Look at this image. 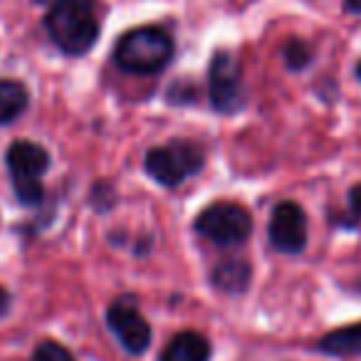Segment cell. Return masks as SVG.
Here are the masks:
<instances>
[{
    "label": "cell",
    "instance_id": "1",
    "mask_svg": "<svg viewBox=\"0 0 361 361\" xmlns=\"http://www.w3.org/2000/svg\"><path fill=\"white\" fill-rule=\"evenodd\" d=\"M45 27L65 55H85L99 37L94 0H50Z\"/></svg>",
    "mask_w": 361,
    "mask_h": 361
},
{
    "label": "cell",
    "instance_id": "2",
    "mask_svg": "<svg viewBox=\"0 0 361 361\" xmlns=\"http://www.w3.org/2000/svg\"><path fill=\"white\" fill-rule=\"evenodd\" d=\"M173 57V40L166 30L154 25L126 32L114 50V62L131 75H156Z\"/></svg>",
    "mask_w": 361,
    "mask_h": 361
},
{
    "label": "cell",
    "instance_id": "3",
    "mask_svg": "<svg viewBox=\"0 0 361 361\" xmlns=\"http://www.w3.org/2000/svg\"><path fill=\"white\" fill-rule=\"evenodd\" d=\"M6 164L11 171L13 188H16V196L25 206H37L45 196L42 191V173L50 166V154L42 149L40 144H32V141H16V144L8 149Z\"/></svg>",
    "mask_w": 361,
    "mask_h": 361
},
{
    "label": "cell",
    "instance_id": "4",
    "mask_svg": "<svg viewBox=\"0 0 361 361\" xmlns=\"http://www.w3.org/2000/svg\"><path fill=\"white\" fill-rule=\"evenodd\" d=\"M146 173L161 186H180L188 176L198 173L203 166V151L191 141H169L166 146H156L146 154Z\"/></svg>",
    "mask_w": 361,
    "mask_h": 361
},
{
    "label": "cell",
    "instance_id": "5",
    "mask_svg": "<svg viewBox=\"0 0 361 361\" xmlns=\"http://www.w3.org/2000/svg\"><path fill=\"white\" fill-rule=\"evenodd\" d=\"M196 231L216 245H240L250 238L252 218L238 203H213L196 218Z\"/></svg>",
    "mask_w": 361,
    "mask_h": 361
},
{
    "label": "cell",
    "instance_id": "6",
    "mask_svg": "<svg viewBox=\"0 0 361 361\" xmlns=\"http://www.w3.org/2000/svg\"><path fill=\"white\" fill-rule=\"evenodd\" d=\"M211 104L223 114H233L243 106V72L231 52L221 50L213 55L208 70Z\"/></svg>",
    "mask_w": 361,
    "mask_h": 361
},
{
    "label": "cell",
    "instance_id": "7",
    "mask_svg": "<svg viewBox=\"0 0 361 361\" xmlns=\"http://www.w3.org/2000/svg\"><path fill=\"white\" fill-rule=\"evenodd\" d=\"M106 324L114 331V336L121 341L129 354H144L151 344V326L141 317L139 307L131 297L116 300L106 312Z\"/></svg>",
    "mask_w": 361,
    "mask_h": 361
},
{
    "label": "cell",
    "instance_id": "8",
    "mask_svg": "<svg viewBox=\"0 0 361 361\" xmlns=\"http://www.w3.org/2000/svg\"><path fill=\"white\" fill-rule=\"evenodd\" d=\"M267 235L275 250L285 252V255H297L305 250L307 245V216L297 203L282 201L280 206L272 211L270 228Z\"/></svg>",
    "mask_w": 361,
    "mask_h": 361
},
{
    "label": "cell",
    "instance_id": "9",
    "mask_svg": "<svg viewBox=\"0 0 361 361\" xmlns=\"http://www.w3.org/2000/svg\"><path fill=\"white\" fill-rule=\"evenodd\" d=\"M211 344L198 331H178L161 354V361H208Z\"/></svg>",
    "mask_w": 361,
    "mask_h": 361
},
{
    "label": "cell",
    "instance_id": "10",
    "mask_svg": "<svg viewBox=\"0 0 361 361\" xmlns=\"http://www.w3.org/2000/svg\"><path fill=\"white\" fill-rule=\"evenodd\" d=\"M319 351L331 356H361V324L341 326L322 336Z\"/></svg>",
    "mask_w": 361,
    "mask_h": 361
},
{
    "label": "cell",
    "instance_id": "11",
    "mask_svg": "<svg viewBox=\"0 0 361 361\" xmlns=\"http://www.w3.org/2000/svg\"><path fill=\"white\" fill-rule=\"evenodd\" d=\"M27 90L16 80H0V124H11L25 111Z\"/></svg>",
    "mask_w": 361,
    "mask_h": 361
},
{
    "label": "cell",
    "instance_id": "12",
    "mask_svg": "<svg viewBox=\"0 0 361 361\" xmlns=\"http://www.w3.org/2000/svg\"><path fill=\"white\" fill-rule=\"evenodd\" d=\"M250 280V265L243 260H226L213 270V285L223 292H240Z\"/></svg>",
    "mask_w": 361,
    "mask_h": 361
},
{
    "label": "cell",
    "instance_id": "13",
    "mask_svg": "<svg viewBox=\"0 0 361 361\" xmlns=\"http://www.w3.org/2000/svg\"><path fill=\"white\" fill-rule=\"evenodd\" d=\"M312 60V50L302 40H290L285 47V62L290 70H305Z\"/></svg>",
    "mask_w": 361,
    "mask_h": 361
},
{
    "label": "cell",
    "instance_id": "14",
    "mask_svg": "<svg viewBox=\"0 0 361 361\" xmlns=\"http://www.w3.org/2000/svg\"><path fill=\"white\" fill-rule=\"evenodd\" d=\"M32 361H75V356H72L62 344L42 341V344L35 349V354H32Z\"/></svg>",
    "mask_w": 361,
    "mask_h": 361
},
{
    "label": "cell",
    "instance_id": "15",
    "mask_svg": "<svg viewBox=\"0 0 361 361\" xmlns=\"http://www.w3.org/2000/svg\"><path fill=\"white\" fill-rule=\"evenodd\" d=\"M346 203H349V216L339 218L336 223H341V226H346V228H354L356 223L361 221V183H359V186L351 188L349 198H346Z\"/></svg>",
    "mask_w": 361,
    "mask_h": 361
},
{
    "label": "cell",
    "instance_id": "16",
    "mask_svg": "<svg viewBox=\"0 0 361 361\" xmlns=\"http://www.w3.org/2000/svg\"><path fill=\"white\" fill-rule=\"evenodd\" d=\"M8 310H11V295H8V292L0 287V317H6Z\"/></svg>",
    "mask_w": 361,
    "mask_h": 361
},
{
    "label": "cell",
    "instance_id": "17",
    "mask_svg": "<svg viewBox=\"0 0 361 361\" xmlns=\"http://www.w3.org/2000/svg\"><path fill=\"white\" fill-rule=\"evenodd\" d=\"M344 8L349 13H361V0H344Z\"/></svg>",
    "mask_w": 361,
    "mask_h": 361
},
{
    "label": "cell",
    "instance_id": "18",
    "mask_svg": "<svg viewBox=\"0 0 361 361\" xmlns=\"http://www.w3.org/2000/svg\"><path fill=\"white\" fill-rule=\"evenodd\" d=\"M356 75H359V80H361V62H359V67H356Z\"/></svg>",
    "mask_w": 361,
    "mask_h": 361
}]
</instances>
